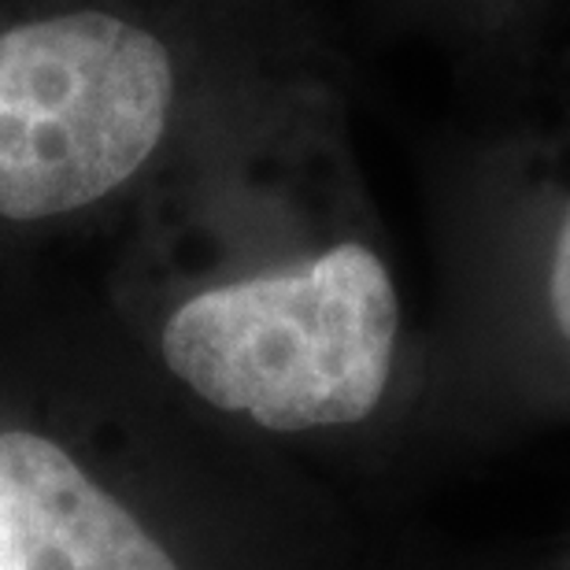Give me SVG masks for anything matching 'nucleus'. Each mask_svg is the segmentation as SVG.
I'll return each instance as SVG.
<instances>
[{
	"instance_id": "nucleus-1",
	"label": "nucleus",
	"mask_w": 570,
	"mask_h": 570,
	"mask_svg": "<svg viewBox=\"0 0 570 570\" xmlns=\"http://www.w3.org/2000/svg\"><path fill=\"white\" fill-rule=\"evenodd\" d=\"M323 49L212 0H0V223L86 215Z\"/></svg>"
},
{
	"instance_id": "nucleus-2",
	"label": "nucleus",
	"mask_w": 570,
	"mask_h": 570,
	"mask_svg": "<svg viewBox=\"0 0 570 570\" xmlns=\"http://www.w3.org/2000/svg\"><path fill=\"white\" fill-rule=\"evenodd\" d=\"M401 345L390 259L360 234L230 271L189 289L159 356L219 412L267 430H334L382 404Z\"/></svg>"
},
{
	"instance_id": "nucleus-3",
	"label": "nucleus",
	"mask_w": 570,
	"mask_h": 570,
	"mask_svg": "<svg viewBox=\"0 0 570 570\" xmlns=\"http://www.w3.org/2000/svg\"><path fill=\"white\" fill-rule=\"evenodd\" d=\"M0 570H178L60 444L0 433Z\"/></svg>"
},
{
	"instance_id": "nucleus-4",
	"label": "nucleus",
	"mask_w": 570,
	"mask_h": 570,
	"mask_svg": "<svg viewBox=\"0 0 570 570\" xmlns=\"http://www.w3.org/2000/svg\"><path fill=\"white\" fill-rule=\"evenodd\" d=\"M552 148L570 156V116ZM519 271L530 307L549 326V334L570 352V167L560 164L552 178L541 181L522 208L519 230Z\"/></svg>"
},
{
	"instance_id": "nucleus-5",
	"label": "nucleus",
	"mask_w": 570,
	"mask_h": 570,
	"mask_svg": "<svg viewBox=\"0 0 570 570\" xmlns=\"http://www.w3.org/2000/svg\"><path fill=\"white\" fill-rule=\"evenodd\" d=\"M426 16L449 22L452 30H466L482 41H504L527 30L544 0H407Z\"/></svg>"
},
{
	"instance_id": "nucleus-6",
	"label": "nucleus",
	"mask_w": 570,
	"mask_h": 570,
	"mask_svg": "<svg viewBox=\"0 0 570 570\" xmlns=\"http://www.w3.org/2000/svg\"><path fill=\"white\" fill-rule=\"evenodd\" d=\"M212 4L248 11V16H275V19H304L301 0H212Z\"/></svg>"
}]
</instances>
